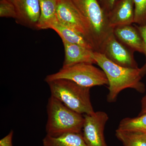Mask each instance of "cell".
Masks as SVG:
<instances>
[{"label": "cell", "mask_w": 146, "mask_h": 146, "mask_svg": "<svg viewBox=\"0 0 146 146\" xmlns=\"http://www.w3.org/2000/svg\"><path fill=\"white\" fill-rule=\"evenodd\" d=\"M102 54L109 60L120 66L138 68L133 52L118 41L114 33L108 37L106 42Z\"/></svg>", "instance_id": "8"}, {"label": "cell", "mask_w": 146, "mask_h": 146, "mask_svg": "<svg viewBox=\"0 0 146 146\" xmlns=\"http://www.w3.org/2000/svg\"><path fill=\"white\" fill-rule=\"evenodd\" d=\"M40 16L38 29H51L57 21L56 18L58 0H39Z\"/></svg>", "instance_id": "14"}, {"label": "cell", "mask_w": 146, "mask_h": 146, "mask_svg": "<svg viewBox=\"0 0 146 146\" xmlns=\"http://www.w3.org/2000/svg\"><path fill=\"white\" fill-rule=\"evenodd\" d=\"M146 113V95L141 100V110L139 115Z\"/></svg>", "instance_id": "23"}, {"label": "cell", "mask_w": 146, "mask_h": 146, "mask_svg": "<svg viewBox=\"0 0 146 146\" xmlns=\"http://www.w3.org/2000/svg\"><path fill=\"white\" fill-rule=\"evenodd\" d=\"M17 16L16 7L12 0L0 1V17L12 18Z\"/></svg>", "instance_id": "19"}, {"label": "cell", "mask_w": 146, "mask_h": 146, "mask_svg": "<svg viewBox=\"0 0 146 146\" xmlns=\"http://www.w3.org/2000/svg\"><path fill=\"white\" fill-rule=\"evenodd\" d=\"M65 59L63 67L80 63L96 64L94 59V51L76 44H71L63 41Z\"/></svg>", "instance_id": "12"}, {"label": "cell", "mask_w": 146, "mask_h": 146, "mask_svg": "<svg viewBox=\"0 0 146 146\" xmlns=\"http://www.w3.org/2000/svg\"><path fill=\"white\" fill-rule=\"evenodd\" d=\"M134 23L138 26L146 25V0H133Z\"/></svg>", "instance_id": "18"}, {"label": "cell", "mask_w": 146, "mask_h": 146, "mask_svg": "<svg viewBox=\"0 0 146 146\" xmlns=\"http://www.w3.org/2000/svg\"><path fill=\"white\" fill-rule=\"evenodd\" d=\"M64 79L74 82L79 85L91 88L93 86L108 85L107 77L104 71L93 64L80 63L63 67L57 72L46 77L45 81Z\"/></svg>", "instance_id": "5"}, {"label": "cell", "mask_w": 146, "mask_h": 146, "mask_svg": "<svg viewBox=\"0 0 146 146\" xmlns=\"http://www.w3.org/2000/svg\"><path fill=\"white\" fill-rule=\"evenodd\" d=\"M13 131L11 130L5 137L0 140V146H13L12 143Z\"/></svg>", "instance_id": "22"}, {"label": "cell", "mask_w": 146, "mask_h": 146, "mask_svg": "<svg viewBox=\"0 0 146 146\" xmlns=\"http://www.w3.org/2000/svg\"><path fill=\"white\" fill-rule=\"evenodd\" d=\"M47 135L56 137L64 133H81L84 116L72 110L50 96L47 105Z\"/></svg>", "instance_id": "2"}, {"label": "cell", "mask_w": 146, "mask_h": 146, "mask_svg": "<svg viewBox=\"0 0 146 146\" xmlns=\"http://www.w3.org/2000/svg\"><path fill=\"white\" fill-rule=\"evenodd\" d=\"M51 29L56 32L62 41L80 45L95 52L94 47L89 40L76 30L63 25L58 21L52 26Z\"/></svg>", "instance_id": "13"}, {"label": "cell", "mask_w": 146, "mask_h": 146, "mask_svg": "<svg viewBox=\"0 0 146 146\" xmlns=\"http://www.w3.org/2000/svg\"><path fill=\"white\" fill-rule=\"evenodd\" d=\"M118 0H98L100 5L106 13L109 12Z\"/></svg>", "instance_id": "21"}, {"label": "cell", "mask_w": 146, "mask_h": 146, "mask_svg": "<svg viewBox=\"0 0 146 146\" xmlns=\"http://www.w3.org/2000/svg\"><path fill=\"white\" fill-rule=\"evenodd\" d=\"M110 28L132 25L134 23V5L133 0H118L109 12L106 13Z\"/></svg>", "instance_id": "10"}, {"label": "cell", "mask_w": 146, "mask_h": 146, "mask_svg": "<svg viewBox=\"0 0 146 146\" xmlns=\"http://www.w3.org/2000/svg\"><path fill=\"white\" fill-rule=\"evenodd\" d=\"M94 59L101 68L108 82L107 101L116 102L118 96L124 89L130 88L140 93H144L145 86L141 82L140 68H126L114 63L102 53L94 52Z\"/></svg>", "instance_id": "1"}, {"label": "cell", "mask_w": 146, "mask_h": 146, "mask_svg": "<svg viewBox=\"0 0 146 146\" xmlns=\"http://www.w3.org/2000/svg\"><path fill=\"white\" fill-rule=\"evenodd\" d=\"M47 83L49 86L51 96L70 109L81 115H91L95 112L90 98L91 88L64 79L54 80Z\"/></svg>", "instance_id": "3"}, {"label": "cell", "mask_w": 146, "mask_h": 146, "mask_svg": "<svg viewBox=\"0 0 146 146\" xmlns=\"http://www.w3.org/2000/svg\"><path fill=\"white\" fill-rule=\"evenodd\" d=\"M16 7L18 23L38 29L40 16L39 0H12Z\"/></svg>", "instance_id": "9"}, {"label": "cell", "mask_w": 146, "mask_h": 146, "mask_svg": "<svg viewBox=\"0 0 146 146\" xmlns=\"http://www.w3.org/2000/svg\"><path fill=\"white\" fill-rule=\"evenodd\" d=\"M82 136L88 146H107L104 136L105 126L109 117L103 111L84 115Z\"/></svg>", "instance_id": "7"}, {"label": "cell", "mask_w": 146, "mask_h": 146, "mask_svg": "<svg viewBox=\"0 0 146 146\" xmlns=\"http://www.w3.org/2000/svg\"><path fill=\"white\" fill-rule=\"evenodd\" d=\"M113 33L118 41L132 52L145 54L144 41L136 26L126 25L115 27Z\"/></svg>", "instance_id": "11"}, {"label": "cell", "mask_w": 146, "mask_h": 146, "mask_svg": "<svg viewBox=\"0 0 146 146\" xmlns=\"http://www.w3.org/2000/svg\"><path fill=\"white\" fill-rule=\"evenodd\" d=\"M44 146H88L82 133L70 132L53 137L46 135L43 140Z\"/></svg>", "instance_id": "15"}, {"label": "cell", "mask_w": 146, "mask_h": 146, "mask_svg": "<svg viewBox=\"0 0 146 146\" xmlns=\"http://www.w3.org/2000/svg\"><path fill=\"white\" fill-rule=\"evenodd\" d=\"M141 35V37L144 41L145 46V52L144 54L145 56V63L141 69V76L143 77L146 74V25L143 26H135Z\"/></svg>", "instance_id": "20"}, {"label": "cell", "mask_w": 146, "mask_h": 146, "mask_svg": "<svg viewBox=\"0 0 146 146\" xmlns=\"http://www.w3.org/2000/svg\"><path fill=\"white\" fill-rule=\"evenodd\" d=\"M138 131L146 134V113L134 118H125L120 121L117 129Z\"/></svg>", "instance_id": "17"}, {"label": "cell", "mask_w": 146, "mask_h": 146, "mask_svg": "<svg viewBox=\"0 0 146 146\" xmlns=\"http://www.w3.org/2000/svg\"><path fill=\"white\" fill-rule=\"evenodd\" d=\"M115 135L124 146H146L145 133L117 129Z\"/></svg>", "instance_id": "16"}, {"label": "cell", "mask_w": 146, "mask_h": 146, "mask_svg": "<svg viewBox=\"0 0 146 146\" xmlns=\"http://www.w3.org/2000/svg\"><path fill=\"white\" fill-rule=\"evenodd\" d=\"M56 18L60 24L83 35L94 46L89 24L72 0H58Z\"/></svg>", "instance_id": "6"}, {"label": "cell", "mask_w": 146, "mask_h": 146, "mask_svg": "<svg viewBox=\"0 0 146 146\" xmlns=\"http://www.w3.org/2000/svg\"><path fill=\"white\" fill-rule=\"evenodd\" d=\"M90 26L95 52L102 53L105 44L113 33L107 15L98 0H72Z\"/></svg>", "instance_id": "4"}]
</instances>
